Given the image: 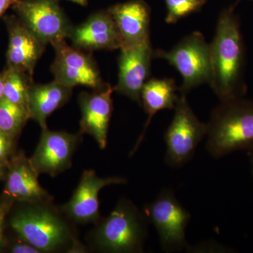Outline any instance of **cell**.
<instances>
[{
  "mask_svg": "<svg viewBox=\"0 0 253 253\" xmlns=\"http://www.w3.org/2000/svg\"><path fill=\"white\" fill-rule=\"evenodd\" d=\"M235 5L223 9L211 45L212 78L210 86L220 101L244 97L246 50Z\"/></svg>",
  "mask_w": 253,
  "mask_h": 253,
  "instance_id": "obj_1",
  "label": "cell"
},
{
  "mask_svg": "<svg viewBox=\"0 0 253 253\" xmlns=\"http://www.w3.org/2000/svg\"><path fill=\"white\" fill-rule=\"evenodd\" d=\"M213 109L208 123L206 149L221 158L239 150L253 148V100L236 98Z\"/></svg>",
  "mask_w": 253,
  "mask_h": 253,
  "instance_id": "obj_2",
  "label": "cell"
},
{
  "mask_svg": "<svg viewBox=\"0 0 253 253\" xmlns=\"http://www.w3.org/2000/svg\"><path fill=\"white\" fill-rule=\"evenodd\" d=\"M154 56L166 60L181 75L183 82L179 91L181 94L186 95L194 88L211 83V45L200 32L184 37L169 51L156 50Z\"/></svg>",
  "mask_w": 253,
  "mask_h": 253,
  "instance_id": "obj_3",
  "label": "cell"
},
{
  "mask_svg": "<svg viewBox=\"0 0 253 253\" xmlns=\"http://www.w3.org/2000/svg\"><path fill=\"white\" fill-rule=\"evenodd\" d=\"M146 234L140 212L130 203L123 201L96 231L95 244L105 252H140Z\"/></svg>",
  "mask_w": 253,
  "mask_h": 253,
  "instance_id": "obj_4",
  "label": "cell"
},
{
  "mask_svg": "<svg viewBox=\"0 0 253 253\" xmlns=\"http://www.w3.org/2000/svg\"><path fill=\"white\" fill-rule=\"evenodd\" d=\"M172 122L166 131V162L172 167L185 164L207 135L208 124L201 122L190 107L186 95L179 96Z\"/></svg>",
  "mask_w": 253,
  "mask_h": 253,
  "instance_id": "obj_5",
  "label": "cell"
},
{
  "mask_svg": "<svg viewBox=\"0 0 253 253\" xmlns=\"http://www.w3.org/2000/svg\"><path fill=\"white\" fill-rule=\"evenodd\" d=\"M145 212L157 230L163 251L187 250L189 245L186 242V229L191 214L181 206L173 190L162 189L145 208Z\"/></svg>",
  "mask_w": 253,
  "mask_h": 253,
  "instance_id": "obj_6",
  "label": "cell"
},
{
  "mask_svg": "<svg viewBox=\"0 0 253 253\" xmlns=\"http://www.w3.org/2000/svg\"><path fill=\"white\" fill-rule=\"evenodd\" d=\"M12 6L20 20L44 45L69 37L73 26L57 0H17Z\"/></svg>",
  "mask_w": 253,
  "mask_h": 253,
  "instance_id": "obj_7",
  "label": "cell"
},
{
  "mask_svg": "<svg viewBox=\"0 0 253 253\" xmlns=\"http://www.w3.org/2000/svg\"><path fill=\"white\" fill-rule=\"evenodd\" d=\"M11 225L25 242L41 252L58 249L69 236L63 221L44 208H30L18 213L11 219Z\"/></svg>",
  "mask_w": 253,
  "mask_h": 253,
  "instance_id": "obj_8",
  "label": "cell"
},
{
  "mask_svg": "<svg viewBox=\"0 0 253 253\" xmlns=\"http://www.w3.org/2000/svg\"><path fill=\"white\" fill-rule=\"evenodd\" d=\"M55 59L51 66L55 81L70 87L86 86L97 89L104 86L97 66L91 55L74 46L68 45L66 40L52 43Z\"/></svg>",
  "mask_w": 253,
  "mask_h": 253,
  "instance_id": "obj_9",
  "label": "cell"
},
{
  "mask_svg": "<svg viewBox=\"0 0 253 253\" xmlns=\"http://www.w3.org/2000/svg\"><path fill=\"white\" fill-rule=\"evenodd\" d=\"M118 59V81L115 91L141 105V92L149 80L154 51L151 41L122 46Z\"/></svg>",
  "mask_w": 253,
  "mask_h": 253,
  "instance_id": "obj_10",
  "label": "cell"
},
{
  "mask_svg": "<svg viewBox=\"0 0 253 253\" xmlns=\"http://www.w3.org/2000/svg\"><path fill=\"white\" fill-rule=\"evenodd\" d=\"M80 134L42 129L41 140L29 162L38 174L54 176L71 166Z\"/></svg>",
  "mask_w": 253,
  "mask_h": 253,
  "instance_id": "obj_11",
  "label": "cell"
},
{
  "mask_svg": "<svg viewBox=\"0 0 253 253\" xmlns=\"http://www.w3.org/2000/svg\"><path fill=\"white\" fill-rule=\"evenodd\" d=\"M68 38L73 46L83 51L121 49L122 38L109 10L91 15L84 23L72 27Z\"/></svg>",
  "mask_w": 253,
  "mask_h": 253,
  "instance_id": "obj_12",
  "label": "cell"
},
{
  "mask_svg": "<svg viewBox=\"0 0 253 253\" xmlns=\"http://www.w3.org/2000/svg\"><path fill=\"white\" fill-rule=\"evenodd\" d=\"M114 87L110 84L92 93L83 92L78 102L81 107V134H90L101 149L107 144L108 130L113 112L112 94Z\"/></svg>",
  "mask_w": 253,
  "mask_h": 253,
  "instance_id": "obj_13",
  "label": "cell"
},
{
  "mask_svg": "<svg viewBox=\"0 0 253 253\" xmlns=\"http://www.w3.org/2000/svg\"><path fill=\"white\" fill-rule=\"evenodd\" d=\"M126 182L122 177L101 178L94 171L85 170L72 199L63 206V211L78 222L96 221L99 217V191L105 186Z\"/></svg>",
  "mask_w": 253,
  "mask_h": 253,
  "instance_id": "obj_14",
  "label": "cell"
},
{
  "mask_svg": "<svg viewBox=\"0 0 253 253\" xmlns=\"http://www.w3.org/2000/svg\"><path fill=\"white\" fill-rule=\"evenodd\" d=\"M108 10L117 25L122 46L150 41L151 8L144 0H129L113 5Z\"/></svg>",
  "mask_w": 253,
  "mask_h": 253,
  "instance_id": "obj_15",
  "label": "cell"
},
{
  "mask_svg": "<svg viewBox=\"0 0 253 253\" xmlns=\"http://www.w3.org/2000/svg\"><path fill=\"white\" fill-rule=\"evenodd\" d=\"M9 43L8 67L16 68L33 76L37 61L41 58L45 45L20 20L8 18Z\"/></svg>",
  "mask_w": 253,
  "mask_h": 253,
  "instance_id": "obj_16",
  "label": "cell"
},
{
  "mask_svg": "<svg viewBox=\"0 0 253 253\" xmlns=\"http://www.w3.org/2000/svg\"><path fill=\"white\" fill-rule=\"evenodd\" d=\"M73 88L55 81L45 84H32L28 91L30 118L38 122L42 129H47L46 119L68 101Z\"/></svg>",
  "mask_w": 253,
  "mask_h": 253,
  "instance_id": "obj_17",
  "label": "cell"
},
{
  "mask_svg": "<svg viewBox=\"0 0 253 253\" xmlns=\"http://www.w3.org/2000/svg\"><path fill=\"white\" fill-rule=\"evenodd\" d=\"M179 87L175 80L172 78H151L148 80L143 86L141 92V104L148 114L147 121L144 126V131L139 136L132 152H135L144 139L145 133L151 120L159 111L165 109H174L179 96L176 91Z\"/></svg>",
  "mask_w": 253,
  "mask_h": 253,
  "instance_id": "obj_18",
  "label": "cell"
},
{
  "mask_svg": "<svg viewBox=\"0 0 253 253\" xmlns=\"http://www.w3.org/2000/svg\"><path fill=\"white\" fill-rule=\"evenodd\" d=\"M38 175L29 160H18L10 169L5 194L21 201L38 203L45 201L48 194L40 185Z\"/></svg>",
  "mask_w": 253,
  "mask_h": 253,
  "instance_id": "obj_19",
  "label": "cell"
},
{
  "mask_svg": "<svg viewBox=\"0 0 253 253\" xmlns=\"http://www.w3.org/2000/svg\"><path fill=\"white\" fill-rule=\"evenodd\" d=\"M32 77L16 68L8 67L4 72V98L28 111V91Z\"/></svg>",
  "mask_w": 253,
  "mask_h": 253,
  "instance_id": "obj_20",
  "label": "cell"
},
{
  "mask_svg": "<svg viewBox=\"0 0 253 253\" xmlns=\"http://www.w3.org/2000/svg\"><path fill=\"white\" fill-rule=\"evenodd\" d=\"M29 117L28 111L3 97L0 100V131L14 137Z\"/></svg>",
  "mask_w": 253,
  "mask_h": 253,
  "instance_id": "obj_21",
  "label": "cell"
},
{
  "mask_svg": "<svg viewBox=\"0 0 253 253\" xmlns=\"http://www.w3.org/2000/svg\"><path fill=\"white\" fill-rule=\"evenodd\" d=\"M167 15L166 22L176 23L193 13L201 11L207 1L206 0H165Z\"/></svg>",
  "mask_w": 253,
  "mask_h": 253,
  "instance_id": "obj_22",
  "label": "cell"
},
{
  "mask_svg": "<svg viewBox=\"0 0 253 253\" xmlns=\"http://www.w3.org/2000/svg\"><path fill=\"white\" fill-rule=\"evenodd\" d=\"M12 137L0 131V159L4 161L11 151Z\"/></svg>",
  "mask_w": 253,
  "mask_h": 253,
  "instance_id": "obj_23",
  "label": "cell"
},
{
  "mask_svg": "<svg viewBox=\"0 0 253 253\" xmlns=\"http://www.w3.org/2000/svg\"><path fill=\"white\" fill-rule=\"evenodd\" d=\"M14 253H41L39 249L26 242L25 244H15L11 251Z\"/></svg>",
  "mask_w": 253,
  "mask_h": 253,
  "instance_id": "obj_24",
  "label": "cell"
},
{
  "mask_svg": "<svg viewBox=\"0 0 253 253\" xmlns=\"http://www.w3.org/2000/svg\"><path fill=\"white\" fill-rule=\"evenodd\" d=\"M17 0H0V18L6 12L10 6H12Z\"/></svg>",
  "mask_w": 253,
  "mask_h": 253,
  "instance_id": "obj_25",
  "label": "cell"
},
{
  "mask_svg": "<svg viewBox=\"0 0 253 253\" xmlns=\"http://www.w3.org/2000/svg\"><path fill=\"white\" fill-rule=\"evenodd\" d=\"M7 211L6 205L0 207V242L1 240V234H2L3 224H4L5 216H6Z\"/></svg>",
  "mask_w": 253,
  "mask_h": 253,
  "instance_id": "obj_26",
  "label": "cell"
},
{
  "mask_svg": "<svg viewBox=\"0 0 253 253\" xmlns=\"http://www.w3.org/2000/svg\"><path fill=\"white\" fill-rule=\"evenodd\" d=\"M4 97V73L0 74V100Z\"/></svg>",
  "mask_w": 253,
  "mask_h": 253,
  "instance_id": "obj_27",
  "label": "cell"
},
{
  "mask_svg": "<svg viewBox=\"0 0 253 253\" xmlns=\"http://www.w3.org/2000/svg\"><path fill=\"white\" fill-rule=\"evenodd\" d=\"M248 154H249L250 163H251V172L253 178V148L252 149L248 150Z\"/></svg>",
  "mask_w": 253,
  "mask_h": 253,
  "instance_id": "obj_28",
  "label": "cell"
},
{
  "mask_svg": "<svg viewBox=\"0 0 253 253\" xmlns=\"http://www.w3.org/2000/svg\"><path fill=\"white\" fill-rule=\"evenodd\" d=\"M69 1H73V2L76 3V4L81 5V6H85V5L87 4L89 0H69Z\"/></svg>",
  "mask_w": 253,
  "mask_h": 253,
  "instance_id": "obj_29",
  "label": "cell"
},
{
  "mask_svg": "<svg viewBox=\"0 0 253 253\" xmlns=\"http://www.w3.org/2000/svg\"><path fill=\"white\" fill-rule=\"evenodd\" d=\"M3 161H2V160L0 159V176L2 175Z\"/></svg>",
  "mask_w": 253,
  "mask_h": 253,
  "instance_id": "obj_30",
  "label": "cell"
},
{
  "mask_svg": "<svg viewBox=\"0 0 253 253\" xmlns=\"http://www.w3.org/2000/svg\"><path fill=\"white\" fill-rule=\"evenodd\" d=\"M206 1H208V0H206Z\"/></svg>",
  "mask_w": 253,
  "mask_h": 253,
  "instance_id": "obj_31",
  "label": "cell"
},
{
  "mask_svg": "<svg viewBox=\"0 0 253 253\" xmlns=\"http://www.w3.org/2000/svg\"><path fill=\"white\" fill-rule=\"evenodd\" d=\"M239 1H240V0H239Z\"/></svg>",
  "mask_w": 253,
  "mask_h": 253,
  "instance_id": "obj_32",
  "label": "cell"
}]
</instances>
